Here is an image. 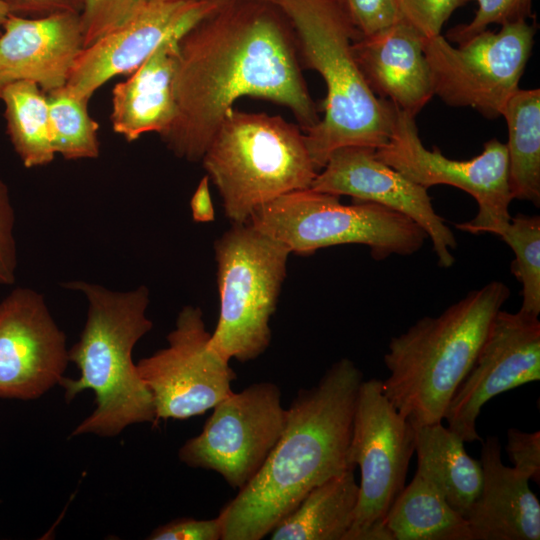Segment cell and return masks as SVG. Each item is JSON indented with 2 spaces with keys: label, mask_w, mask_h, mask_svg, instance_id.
<instances>
[{
  "label": "cell",
  "mask_w": 540,
  "mask_h": 540,
  "mask_svg": "<svg viewBox=\"0 0 540 540\" xmlns=\"http://www.w3.org/2000/svg\"><path fill=\"white\" fill-rule=\"evenodd\" d=\"M294 30L270 0H221L178 42L176 117L161 135L179 158L202 159L233 104L251 96L289 108L304 130L320 120Z\"/></svg>",
  "instance_id": "6da1fadb"
},
{
  "label": "cell",
  "mask_w": 540,
  "mask_h": 540,
  "mask_svg": "<svg viewBox=\"0 0 540 540\" xmlns=\"http://www.w3.org/2000/svg\"><path fill=\"white\" fill-rule=\"evenodd\" d=\"M363 374L342 358L286 408L283 432L254 478L220 511L222 540H261L314 487L347 468Z\"/></svg>",
  "instance_id": "7a4b0ae2"
},
{
  "label": "cell",
  "mask_w": 540,
  "mask_h": 540,
  "mask_svg": "<svg viewBox=\"0 0 540 540\" xmlns=\"http://www.w3.org/2000/svg\"><path fill=\"white\" fill-rule=\"evenodd\" d=\"M66 287L85 295L88 313L80 339L68 350L80 375L64 377L60 386L66 402L85 390L95 394L94 410L71 435L114 437L128 426L157 422L152 396L132 358L136 343L153 327L146 315L148 288L120 292L84 281Z\"/></svg>",
  "instance_id": "3957f363"
},
{
  "label": "cell",
  "mask_w": 540,
  "mask_h": 540,
  "mask_svg": "<svg viewBox=\"0 0 540 540\" xmlns=\"http://www.w3.org/2000/svg\"><path fill=\"white\" fill-rule=\"evenodd\" d=\"M270 1L291 23L301 65L317 71L326 84L323 118L302 130L315 168L321 170L341 147L385 145L398 108L367 85L352 51L361 35L339 0Z\"/></svg>",
  "instance_id": "277c9868"
},
{
  "label": "cell",
  "mask_w": 540,
  "mask_h": 540,
  "mask_svg": "<svg viewBox=\"0 0 540 540\" xmlns=\"http://www.w3.org/2000/svg\"><path fill=\"white\" fill-rule=\"evenodd\" d=\"M510 297L501 281L470 291L440 315L424 316L392 337L382 390L414 427L439 423L470 371L490 324Z\"/></svg>",
  "instance_id": "5b68a950"
},
{
  "label": "cell",
  "mask_w": 540,
  "mask_h": 540,
  "mask_svg": "<svg viewBox=\"0 0 540 540\" xmlns=\"http://www.w3.org/2000/svg\"><path fill=\"white\" fill-rule=\"evenodd\" d=\"M226 216L247 223L259 206L311 187L318 170L302 129L265 113L227 112L202 159Z\"/></svg>",
  "instance_id": "8992f818"
},
{
  "label": "cell",
  "mask_w": 540,
  "mask_h": 540,
  "mask_svg": "<svg viewBox=\"0 0 540 540\" xmlns=\"http://www.w3.org/2000/svg\"><path fill=\"white\" fill-rule=\"evenodd\" d=\"M339 197L311 188L292 191L259 206L248 222L299 255L361 244L380 261L391 255H413L428 238L416 222L399 212L367 201L346 205Z\"/></svg>",
  "instance_id": "52a82bcc"
},
{
  "label": "cell",
  "mask_w": 540,
  "mask_h": 540,
  "mask_svg": "<svg viewBox=\"0 0 540 540\" xmlns=\"http://www.w3.org/2000/svg\"><path fill=\"white\" fill-rule=\"evenodd\" d=\"M214 250L220 309L211 345L229 361L248 362L270 345L291 251L249 222L233 223Z\"/></svg>",
  "instance_id": "ba28073f"
},
{
  "label": "cell",
  "mask_w": 540,
  "mask_h": 540,
  "mask_svg": "<svg viewBox=\"0 0 540 540\" xmlns=\"http://www.w3.org/2000/svg\"><path fill=\"white\" fill-rule=\"evenodd\" d=\"M415 428L389 401L379 379L359 388L347 461L360 468L358 503L345 540H392L387 513L405 486Z\"/></svg>",
  "instance_id": "9c48e42d"
},
{
  "label": "cell",
  "mask_w": 540,
  "mask_h": 540,
  "mask_svg": "<svg viewBox=\"0 0 540 540\" xmlns=\"http://www.w3.org/2000/svg\"><path fill=\"white\" fill-rule=\"evenodd\" d=\"M536 26L521 20L488 29L454 47L441 34L424 38L434 95L447 105L470 107L494 119L519 89Z\"/></svg>",
  "instance_id": "30bf717a"
},
{
  "label": "cell",
  "mask_w": 540,
  "mask_h": 540,
  "mask_svg": "<svg viewBox=\"0 0 540 540\" xmlns=\"http://www.w3.org/2000/svg\"><path fill=\"white\" fill-rule=\"evenodd\" d=\"M376 156L426 189L449 185L471 195L478 212L473 219L456 223L458 230L500 236L509 224L513 199L508 183V152L506 144L498 139L485 142L482 153L472 159H450L437 147H424L415 118L397 109L389 140L376 149Z\"/></svg>",
  "instance_id": "8fae6325"
},
{
  "label": "cell",
  "mask_w": 540,
  "mask_h": 540,
  "mask_svg": "<svg viewBox=\"0 0 540 540\" xmlns=\"http://www.w3.org/2000/svg\"><path fill=\"white\" fill-rule=\"evenodd\" d=\"M286 421L281 390L273 382L253 383L219 402L202 431L179 449L182 463L218 473L242 489L277 444Z\"/></svg>",
  "instance_id": "7c38bea8"
},
{
  "label": "cell",
  "mask_w": 540,
  "mask_h": 540,
  "mask_svg": "<svg viewBox=\"0 0 540 540\" xmlns=\"http://www.w3.org/2000/svg\"><path fill=\"white\" fill-rule=\"evenodd\" d=\"M210 340L201 309L185 306L167 335V347L136 363L156 421L202 415L233 393L236 374Z\"/></svg>",
  "instance_id": "4fadbf2b"
},
{
  "label": "cell",
  "mask_w": 540,
  "mask_h": 540,
  "mask_svg": "<svg viewBox=\"0 0 540 540\" xmlns=\"http://www.w3.org/2000/svg\"><path fill=\"white\" fill-rule=\"evenodd\" d=\"M540 379V321L522 311L499 310L477 357L444 415L464 442L481 441L476 420L493 397Z\"/></svg>",
  "instance_id": "5bb4252c"
},
{
  "label": "cell",
  "mask_w": 540,
  "mask_h": 540,
  "mask_svg": "<svg viewBox=\"0 0 540 540\" xmlns=\"http://www.w3.org/2000/svg\"><path fill=\"white\" fill-rule=\"evenodd\" d=\"M69 362L65 334L44 296L12 290L0 302V398H40L60 385Z\"/></svg>",
  "instance_id": "9a60e30c"
},
{
  "label": "cell",
  "mask_w": 540,
  "mask_h": 540,
  "mask_svg": "<svg viewBox=\"0 0 540 540\" xmlns=\"http://www.w3.org/2000/svg\"><path fill=\"white\" fill-rule=\"evenodd\" d=\"M310 188L337 196H351L355 201L374 202L409 217L426 232L438 265L449 268L454 264L455 235L434 210L427 189L381 161L375 148L345 146L336 149Z\"/></svg>",
  "instance_id": "2e32d148"
},
{
  "label": "cell",
  "mask_w": 540,
  "mask_h": 540,
  "mask_svg": "<svg viewBox=\"0 0 540 540\" xmlns=\"http://www.w3.org/2000/svg\"><path fill=\"white\" fill-rule=\"evenodd\" d=\"M220 1L147 2L126 25L82 49L66 86L89 101L106 81L131 74L169 35L188 31Z\"/></svg>",
  "instance_id": "e0dca14e"
},
{
  "label": "cell",
  "mask_w": 540,
  "mask_h": 540,
  "mask_svg": "<svg viewBox=\"0 0 540 540\" xmlns=\"http://www.w3.org/2000/svg\"><path fill=\"white\" fill-rule=\"evenodd\" d=\"M83 48L79 13L9 14L0 35V94L19 81L33 82L46 94L65 86Z\"/></svg>",
  "instance_id": "ac0fdd59"
},
{
  "label": "cell",
  "mask_w": 540,
  "mask_h": 540,
  "mask_svg": "<svg viewBox=\"0 0 540 540\" xmlns=\"http://www.w3.org/2000/svg\"><path fill=\"white\" fill-rule=\"evenodd\" d=\"M423 41L416 30L400 21L352 43L371 91L414 118L434 96Z\"/></svg>",
  "instance_id": "d6986e66"
},
{
  "label": "cell",
  "mask_w": 540,
  "mask_h": 540,
  "mask_svg": "<svg viewBox=\"0 0 540 540\" xmlns=\"http://www.w3.org/2000/svg\"><path fill=\"white\" fill-rule=\"evenodd\" d=\"M483 483L465 517L472 540H539L540 502L529 479L501 459L496 436L482 441Z\"/></svg>",
  "instance_id": "ffe728a7"
},
{
  "label": "cell",
  "mask_w": 540,
  "mask_h": 540,
  "mask_svg": "<svg viewBox=\"0 0 540 540\" xmlns=\"http://www.w3.org/2000/svg\"><path fill=\"white\" fill-rule=\"evenodd\" d=\"M186 32L169 35L125 81L113 87L112 128L127 141L150 132L161 136L174 122L173 79L178 42Z\"/></svg>",
  "instance_id": "44dd1931"
},
{
  "label": "cell",
  "mask_w": 540,
  "mask_h": 540,
  "mask_svg": "<svg viewBox=\"0 0 540 540\" xmlns=\"http://www.w3.org/2000/svg\"><path fill=\"white\" fill-rule=\"evenodd\" d=\"M414 428L416 471L431 481L447 502L466 517L482 488L481 462L466 452L465 442L442 422Z\"/></svg>",
  "instance_id": "7402d4cb"
},
{
  "label": "cell",
  "mask_w": 540,
  "mask_h": 540,
  "mask_svg": "<svg viewBox=\"0 0 540 540\" xmlns=\"http://www.w3.org/2000/svg\"><path fill=\"white\" fill-rule=\"evenodd\" d=\"M355 467L320 483L269 533L271 540H345L359 496Z\"/></svg>",
  "instance_id": "603a6c76"
},
{
  "label": "cell",
  "mask_w": 540,
  "mask_h": 540,
  "mask_svg": "<svg viewBox=\"0 0 540 540\" xmlns=\"http://www.w3.org/2000/svg\"><path fill=\"white\" fill-rule=\"evenodd\" d=\"M385 527L392 540H472L465 517L417 471L395 498Z\"/></svg>",
  "instance_id": "cb8c5ba5"
},
{
  "label": "cell",
  "mask_w": 540,
  "mask_h": 540,
  "mask_svg": "<svg viewBox=\"0 0 540 540\" xmlns=\"http://www.w3.org/2000/svg\"><path fill=\"white\" fill-rule=\"evenodd\" d=\"M501 116L508 126V183L512 199L540 205V90L518 89Z\"/></svg>",
  "instance_id": "d4e9b609"
},
{
  "label": "cell",
  "mask_w": 540,
  "mask_h": 540,
  "mask_svg": "<svg viewBox=\"0 0 540 540\" xmlns=\"http://www.w3.org/2000/svg\"><path fill=\"white\" fill-rule=\"evenodd\" d=\"M0 100L5 106L7 133L26 168L49 164L55 157L49 131L47 95L29 81L6 86Z\"/></svg>",
  "instance_id": "484cf974"
},
{
  "label": "cell",
  "mask_w": 540,
  "mask_h": 540,
  "mask_svg": "<svg viewBox=\"0 0 540 540\" xmlns=\"http://www.w3.org/2000/svg\"><path fill=\"white\" fill-rule=\"evenodd\" d=\"M47 95L49 131L55 154L65 159H94L99 156L98 123L89 115L88 100L66 85Z\"/></svg>",
  "instance_id": "4316f807"
},
{
  "label": "cell",
  "mask_w": 540,
  "mask_h": 540,
  "mask_svg": "<svg viewBox=\"0 0 540 540\" xmlns=\"http://www.w3.org/2000/svg\"><path fill=\"white\" fill-rule=\"evenodd\" d=\"M514 252L511 273L522 285L520 311L540 313V216L517 213L499 236Z\"/></svg>",
  "instance_id": "83f0119b"
},
{
  "label": "cell",
  "mask_w": 540,
  "mask_h": 540,
  "mask_svg": "<svg viewBox=\"0 0 540 540\" xmlns=\"http://www.w3.org/2000/svg\"><path fill=\"white\" fill-rule=\"evenodd\" d=\"M147 0H83L81 26L84 47L130 22Z\"/></svg>",
  "instance_id": "f1b7e54d"
},
{
  "label": "cell",
  "mask_w": 540,
  "mask_h": 540,
  "mask_svg": "<svg viewBox=\"0 0 540 540\" xmlns=\"http://www.w3.org/2000/svg\"><path fill=\"white\" fill-rule=\"evenodd\" d=\"M470 0H466L468 2ZM478 9L474 18L467 24L451 28L447 38L463 44L491 24L505 25L521 20H527L531 14L532 0H475Z\"/></svg>",
  "instance_id": "f546056e"
},
{
  "label": "cell",
  "mask_w": 540,
  "mask_h": 540,
  "mask_svg": "<svg viewBox=\"0 0 540 540\" xmlns=\"http://www.w3.org/2000/svg\"><path fill=\"white\" fill-rule=\"evenodd\" d=\"M400 20L423 38L440 34L444 23L466 0H395Z\"/></svg>",
  "instance_id": "4dcf8cb0"
},
{
  "label": "cell",
  "mask_w": 540,
  "mask_h": 540,
  "mask_svg": "<svg viewBox=\"0 0 540 540\" xmlns=\"http://www.w3.org/2000/svg\"><path fill=\"white\" fill-rule=\"evenodd\" d=\"M361 36H368L400 22L395 0H339Z\"/></svg>",
  "instance_id": "1f68e13d"
},
{
  "label": "cell",
  "mask_w": 540,
  "mask_h": 540,
  "mask_svg": "<svg viewBox=\"0 0 540 540\" xmlns=\"http://www.w3.org/2000/svg\"><path fill=\"white\" fill-rule=\"evenodd\" d=\"M14 225L15 213L9 189L0 178V285L15 282L17 250Z\"/></svg>",
  "instance_id": "d6a6232c"
},
{
  "label": "cell",
  "mask_w": 540,
  "mask_h": 540,
  "mask_svg": "<svg viewBox=\"0 0 540 540\" xmlns=\"http://www.w3.org/2000/svg\"><path fill=\"white\" fill-rule=\"evenodd\" d=\"M506 452L513 468L529 480L540 482V432H524L510 428Z\"/></svg>",
  "instance_id": "836d02e7"
},
{
  "label": "cell",
  "mask_w": 540,
  "mask_h": 540,
  "mask_svg": "<svg viewBox=\"0 0 540 540\" xmlns=\"http://www.w3.org/2000/svg\"><path fill=\"white\" fill-rule=\"evenodd\" d=\"M223 536V520L178 518L155 528L149 540H219Z\"/></svg>",
  "instance_id": "e575fe53"
},
{
  "label": "cell",
  "mask_w": 540,
  "mask_h": 540,
  "mask_svg": "<svg viewBox=\"0 0 540 540\" xmlns=\"http://www.w3.org/2000/svg\"><path fill=\"white\" fill-rule=\"evenodd\" d=\"M9 14L39 18L57 13H79L83 10V0H0Z\"/></svg>",
  "instance_id": "d590c367"
},
{
  "label": "cell",
  "mask_w": 540,
  "mask_h": 540,
  "mask_svg": "<svg viewBox=\"0 0 540 540\" xmlns=\"http://www.w3.org/2000/svg\"><path fill=\"white\" fill-rule=\"evenodd\" d=\"M192 218L199 223L212 222L215 211L209 190V177L205 175L199 182L190 201Z\"/></svg>",
  "instance_id": "8d00e7d4"
},
{
  "label": "cell",
  "mask_w": 540,
  "mask_h": 540,
  "mask_svg": "<svg viewBox=\"0 0 540 540\" xmlns=\"http://www.w3.org/2000/svg\"><path fill=\"white\" fill-rule=\"evenodd\" d=\"M9 15V12L7 8L0 2V35L2 33V29L4 26V23Z\"/></svg>",
  "instance_id": "74e56055"
},
{
  "label": "cell",
  "mask_w": 540,
  "mask_h": 540,
  "mask_svg": "<svg viewBox=\"0 0 540 540\" xmlns=\"http://www.w3.org/2000/svg\"><path fill=\"white\" fill-rule=\"evenodd\" d=\"M171 1H190V0H147V2H171Z\"/></svg>",
  "instance_id": "f35d334b"
}]
</instances>
